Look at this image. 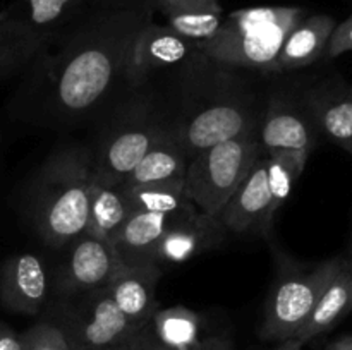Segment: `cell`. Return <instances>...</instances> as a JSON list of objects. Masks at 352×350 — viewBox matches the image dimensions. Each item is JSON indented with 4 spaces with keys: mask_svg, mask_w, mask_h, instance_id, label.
Wrapping results in <instances>:
<instances>
[{
    "mask_svg": "<svg viewBox=\"0 0 352 350\" xmlns=\"http://www.w3.org/2000/svg\"><path fill=\"white\" fill-rule=\"evenodd\" d=\"M155 12L150 5L91 7L60 38L40 88L62 117L89 112L126 79L127 62L140 31Z\"/></svg>",
    "mask_w": 352,
    "mask_h": 350,
    "instance_id": "cell-1",
    "label": "cell"
},
{
    "mask_svg": "<svg viewBox=\"0 0 352 350\" xmlns=\"http://www.w3.org/2000/svg\"><path fill=\"white\" fill-rule=\"evenodd\" d=\"M93 182V161L82 150L67 148L48 158L28 198L31 223L43 242L67 247L86 232Z\"/></svg>",
    "mask_w": 352,
    "mask_h": 350,
    "instance_id": "cell-2",
    "label": "cell"
},
{
    "mask_svg": "<svg viewBox=\"0 0 352 350\" xmlns=\"http://www.w3.org/2000/svg\"><path fill=\"white\" fill-rule=\"evenodd\" d=\"M305 17V9L289 5L234 10L223 17L219 31L198 48L222 64L277 71L275 62L285 38Z\"/></svg>",
    "mask_w": 352,
    "mask_h": 350,
    "instance_id": "cell-3",
    "label": "cell"
},
{
    "mask_svg": "<svg viewBox=\"0 0 352 350\" xmlns=\"http://www.w3.org/2000/svg\"><path fill=\"white\" fill-rule=\"evenodd\" d=\"M89 0H14L0 10V81L40 58Z\"/></svg>",
    "mask_w": 352,
    "mask_h": 350,
    "instance_id": "cell-4",
    "label": "cell"
},
{
    "mask_svg": "<svg viewBox=\"0 0 352 350\" xmlns=\"http://www.w3.org/2000/svg\"><path fill=\"white\" fill-rule=\"evenodd\" d=\"M261 153L256 134H248L192 156L186 170L189 199L199 211L217 218Z\"/></svg>",
    "mask_w": 352,
    "mask_h": 350,
    "instance_id": "cell-5",
    "label": "cell"
},
{
    "mask_svg": "<svg viewBox=\"0 0 352 350\" xmlns=\"http://www.w3.org/2000/svg\"><path fill=\"white\" fill-rule=\"evenodd\" d=\"M344 259L333 257L318 264L308 273H285L275 283L265 309L260 338L267 342H284L296 338L299 329L311 314L316 301L330 283Z\"/></svg>",
    "mask_w": 352,
    "mask_h": 350,
    "instance_id": "cell-6",
    "label": "cell"
},
{
    "mask_svg": "<svg viewBox=\"0 0 352 350\" xmlns=\"http://www.w3.org/2000/svg\"><path fill=\"white\" fill-rule=\"evenodd\" d=\"M79 301L60 304V323H54L64 331L69 343L93 349L127 347L151 325L140 328L131 323L110 297L109 288L79 294Z\"/></svg>",
    "mask_w": 352,
    "mask_h": 350,
    "instance_id": "cell-7",
    "label": "cell"
},
{
    "mask_svg": "<svg viewBox=\"0 0 352 350\" xmlns=\"http://www.w3.org/2000/svg\"><path fill=\"white\" fill-rule=\"evenodd\" d=\"M69 256L62 270L60 288L69 295L107 288L122 264L107 240L89 233L69 244Z\"/></svg>",
    "mask_w": 352,
    "mask_h": 350,
    "instance_id": "cell-8",
    "label": "cell"
},
{
    "mask_svg": "<svg viewBox=\"0 0 352 350\" xmlns=\"http://www.w3.org/2000/svg\"><path fill=\"white\" fill-rule=\"evenodd\" d=\"M248 134H254V117L246 105L236 102L210 105L177 130L189 160L215 144Z\"/></svg>",
    "mask_w": 352,
    "mask_h": 350,
    "instance_id": "cell-9",
    "label": "cell"
},
{
    "mask_svg": "<svg viewBox=\"0 0 352 350\" xmlns=\"http://www.w3.org/2000/svg\"><path fill=\"white\" fill-rule=\"evenodd\" d=\"M217 218L223 229L234 233H267L270 230L274 215L263 154L258 156L250 174L223 205Z\"/></svg>",
    "mask_w": 352,
    "mask_h": 350,
    "instance_id": "cell-10",
    "label": "cell"
},
{
    "mask_svg": "<svg viewBox=\"0 0 352 350\" xmlns=\"http://www.w3.org/2000/svg\"><path fill=\"white\" fill-rule=\"evenodd\" d=\"M48 297V275L40 256L12 254L0 266V304L16 314L34 316Z\"/></svg>",
    "mask_w": 352,
    "mask_h": 350,
    "instance_id": "cell-11",
    "label": "cell"
},
{
    "mask_svg": "<svg viewBox=\"0 0 352 350\" xmlns=\"http://www.w3.org/2000/svg\"><path fill=\"white\" fill-rule=\"evenodd\" d=\"M199 51L195 41L175 33L167 24L150 21L138 34L127 62L126 79L141 82L151 72L172 67Z\"/></svg>",
    "mask_w": 352,
    "mask_h": 350,
    "instance_id": "cell-12",
    "label": "cell"
},
{
    "mask_svg": "<svg viewBox=\"0 0 352 350\" xmlns=\"http://www.w3.org/2000/svg\"><path fill=\"white\" fill-rule=\"evenodd\" d=\"M167 130L155 124H140L117 132L103 144L98 158L93 163L95 180L105 184H122L146 151Z\"/></svg>",
    "mask_w": 352,
    "mask_h": 350,
    "instance_id": "cell-13",
    "label": "cell"
},
{
    "mask_svg": "<svg viewBox=\"0 0 352 350\" xmlns=\"http://www.w3.org/2000/svg\"><path fill=\"white\" fill-rule=\"evenodd\" d=\"M226 229L219 218L199 209L172 220L157 247V264L184 263L205 250L220 246Z\"/></svg>",
    "mask_w": 352,
    "mask_h": 350,
    "instance_id": "cell-14",
    "label": "cell"
},
{
    "mask_svg": "<svg viewBox=\"0 0 352 350\" xmlns=\"http://www.w3.org/2000/svg\"><path fill=\"white\" fill-rule=\"evenodd\" d=\"M191 213V211H189ZM184 215V213H179ZM179 215L133 211L110 240L113 253L126 268L157 264V247L172 220Z\"/></svg>",
    "mask_w": 352,
    "mask_h": 350,
    "instance_id": "cell-15",
    "label": "cell"
},
{
    "mask_svg": "<svg viewBox=\"0 0 352 350\" xmlns=\"http://www.w3.org/2000/svg\"><path fill=\"white\" fill-rule=\"evenodd\" d=\"M265 154L277 151H306L315 146V132L308 117L285 100H272L258 134Z\"/></svg>",
    "mask_w": 352,
    "mask_h": 350,
    "instance_id": "cell-16",
    "label": "cell"
},
{
    "mask_svg": "<svg viewBox=\"0 0 352 350\" xmlns=\"http://www.w3.org/2000/svg\"><path fill=\"white\" fill-rule=\"evenodd\" d=\"M160 278V264L136 268L122 266L107 288L124 316L136 326L144 328L150 325L158 309L155 290Z\"/></svg>",
    "mask_w": 352,
    "mask_h": 350,
    "instance_id": "cell-17",
    "label": "cell"
},
{
    "mask_svg": "<svg viewBox=\"0 0 352 350\" xmlns=\"http://www.w3.org/2000/svg\"><path fill=\"white\" fill-rule=\"evenodd\" d=\"M305 102L318 129L352 154V86H318L306 93Z\"/></svg>",
    "mask_w": 352,
    "mask_h": 350,
    "instance_id": "cell-18",
    "label": "cell"
},
{
    "mask_svg": "<svg viewBox=\"0 0 352 350\" xmlns=\"http://www.w3.org/2000/svg\"><path fill=\"white\" fill-rule=\"evenodd\" d=\"M151 9L155 16L162 14L168 27L198 47L219 31L223 21L220 0H155Z\"/></svg>",
    "mask_w": 352,
    "mask_h": 350,
    "instance_id": "cell-19",
    "label": "cell"
},
{
    "mask_svg": "<svg viewBox=\"0 0 352 350\" xmlns=\"http://www.w3.org/2000/svg\"><path fill=\"white\" fill-rule=\"evenodd\" d=\"M336 24V19L327 14L305 17L285 38L278 51L275 69L294 71V69L308 67L318 60L327 51V45Z\"/></svg>",
    "mask_w": 352,
    "mask_h": 350,
    "instance_id": "cell-20",
    "label": "cell"
},
{
    "mask_svg": "<svg viewBox=\"0 0 352 350\" xmlns=\"http://www.w3.org/2000/svg\"><path fill=\"white\" fill-rule=\"evenodd\" d=\"M352 311V277L349 271V264L344 261L340 270L336 277L330 280L325 290L322 292L320 299L316 301L311 314L306 319L302 328L299 329L296 340L305 345L309 340L323 335L329 329H332L340 319L346 318Z\"/></svg>",
    "mask_w": 352,
    "mask_h": 350,
    "instance_id": "cell-21",
    "label": "cell"
},
{
    "mask_svg": "<svg viewBox=\"0 0 352 350\" xmlns=\"http://www.w3.org/2000/svg\"><path fill=\"white\" fill-rule=\"evenodd\" d=\"M189 158L184 146L179 141L177 132L167 130L150 150L140 163L134 167L122 182L124 185L155 184L167 180H186Z\"/></svg>",
    "mask_w": 352,
    "mask_h": 350,
    "instance_id": "cell-22",
    "label": "cell"
},
{
    "mask_svg": "<svg viewBox=\"0 0 352 350\" xmlns=\"http://www.w3.org/2000/svg\"><path fill=\"white\" fill-rule=\"evenodd\" d=\"M133 213L122 184L93 182L86 232L110 242L127 216Z\"/></svg>",
    "mask_w": 352,
    "mask_h": 350,
    "instance_id": "cell-23",
    "label": "cell"
},
{
    "mask_svg": "<svg viewBox=\"0 0 352 350\" xmlns=\"http://www.w3.org/2000/svg\"><path fill=\"white\" fill-rule=\"evenodd\" d=\"M124 185V184H122ZM124 192L133 211L179 215L198 209L189 199L186 180L155 182V184L124 185Z\"/></svg>",
    "mask_w": 352,
    "mask_h": 350,
    "instance_id": "cell-24",
    "label": "cell"
},
{
    "mask_svg": "<svg viewBox=\"0 0 352 350\" xmlns=\"http://www.w3.org/2000/svg\"><path fill=\"white\" fill-rule=\"evenodd\" d=\"M201 318L184 305L157 309L151 318L155 336L170 350H192L199 342Z\"/></svg>",
    "mask_w": 352,
    "mask_h": 350,
    "instance_id": "cell-25",
    "label": "cell"
},
{
    "mask_svg": "<svg viewBox=\"0 0 352 350\" xmlns=\"http://www.w3.org/2000/svg\"><path fill=\"white\" fill-rule=\"evenodd\" d=\"M308 158L309 153L306 151H277V153L265 154L272 215L274 216L287 201L292 185L305 172Z\"/></svg>",
    "mask_w": 352,
    "mask_h": 350,
    "instance_id": "cell-26",
    "label": "cell"
},
{
    "mask_svg": "<svg viewBox=\"0 0 352 350\" xmlns=\"http://www.w3.org/2000/svg\"><path fill=\"white\" fill-rule=\"evenodd\" d=\"M24 350H69V342L57 325L41 321L21 333Z\"/></svg>",
    "mask_w": 352,
    "mask_h": 350,
    "instance_id": "cell-27",
    "label": "cell"
},
{
    "mask_svg": "<svg viewBox=\"0 0 352 350\" xmlns=\"http://www.w3.org/2000/svg\"><path fill=\"white\" fill-rule=\"evenodd\" d=\"M352 51V14L340 24H336L327 45V55L336 58L339 55Z\"/></svg>",
    "mask_w": 352,
    "mask_h": 350,
    "instance_id": "cell-28",
    "label": "cell"
},
{
    "mask_svg": "<svg viewBox=\"0 0 352 350\" xmlns=\"http://www.w3.org/2000/svg\"><path fill=\"white\" fill-rule=\"evenodd\" d=\"M0 350H24L21 333H16L2 321H0Z\"/></svg>",
    "mask_w": 352,
    "mask_h": 350,
    "instance_id": "cell-29",
    "label": "cell"
},
{
    "mask_svg": "<svg viewBox=\"0 0 352 350\" xmlns=\"http://www.w3.org/2000/svg\"><path fill=\"white\" fill-rule=\"evenodd\" d=\"M133 350H170L168 347H165L160 340L155 336L153 329H151V325L148 326L146 329H143L138 340L134 342Z\"/></svg>",
    "mask_w": 352,
    "mask_h": 350,
    "instance_id": "cell-30",
    "label": "cell"
},
{
    "mask_svg": "<svg viewBox=\"0 0 352 350\" xmlns=\"http://www.w3.org/2000/svg\"><path fill=\"white\" fill-rule=\"evenodd\" d=\"M192 350H234V345L226 335L206 336V338L199 340Z\"/></svg>",
    "mask_w": 352,
    "mask_h": 350,
    "instance_id": "cell-31",
    "label": "cell"
},
{
    "mask_svg": "<svg viewBox=\"0 0 352 350\" xmlns=\"http://www.w3.org/2000/svg\"><path fill=\"white\" fill-rule=\"evenodd\" d=\"M153 2L155 0H89V9H91V7H151Z\"/></svg>",
    "mask_w": 352,
    "mask_h": 350,
    "instance_id": "cell-32",
    "label": "cell"
},
{
    "mask_svg": "<svg viewBox=\"0 0 352 350\" xmlns=\"http://www.w3.org/2000/svg\"><path fill=\"white\" fill-rule=\"evenodd\" d=\"M323 350H352V335L340 336V338L333 340Z\"/></svg>",
    "mask_w": 352,
    "mask_h": 350,
    "instance_id": "cell-33",
    "label": "cell"
},
{
    "mask_svg": "<svg viewBox=\"0 0 352 350\" xmlns=\"http://www.w3.org/2000/svg\"><path fill=\"white\" fill-rule=\"evenodd\" d=\"M274 350H302V343L296 338L284 340V342H278V345Z\"/></svg>",
    "mask_w": 352,
    "mask_h": 350,
    "instance_id": "cell-34",
    "label": "cell"
},
{
    "mask_svg": "<svg viewBox=\"0 0 352 350\" xmlns=\"http://www.w3.org/2000/svg\"><path fill=\"white\" fill-rule=\"evenodd\" d=\"M133 347L134 343L127 347H112V349H93V347H82V345H76V343H69V350H133Z\"/></svg>",
    "mask_w": 352,
    "mask_h": 350,
    "instance_id": "cell-35",
    "label": "cell"
},
{
    "mask_svg": "<svg viewBox=\"0 0 352 350\" xmlns=\"http://www.w3.org/2000/svg\"><path fill=\"white\" fill-rule=\"evenodd\" d=\"M349 264V271H351V277H352V257H351V263H347Z\"/></svg>",
    "mask_w": 352,
    "mask_h": 350,
    "instance_id": "cell-36",
    "label": "cell"
}]
</instances>
